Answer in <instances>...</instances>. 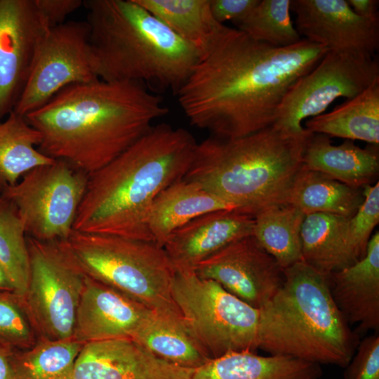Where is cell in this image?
Segmentation results:
<instances>
[{
	"label": "cell",
	"instance_id": "1",
	"mask_svg": "<svg viewBox=\"0 0 379 379\" xmlns=\"http://www.w3.org/2000/svg\"><path fill=\"white\" fill-rule=\"evenodd\" d=\"M328 51L302 39L286 47L222 25L176 93L189 122L237 138L273 125L285 94Z\"/></svg>",
	"mask_w": 379,
	"mask_h": 379
},
{
	"label": "cell",
	"instance_id": "2",
	"mask_svg": "<svg viewBox=\"0 0 379 379\" xmlns=\"http://www.w3.org/2000/svg\"><path fill=\"white\" fill-rule=\"evenodd\" d=\"M168 113L162 98L142 83L98 79L65 87L25 117L41 134V153L90 175Z\"/></svg>",
	"mask_w": 379,
	"mask_h": 379
},
{
	"label": "cell",
	"instance_id": "3",
	"mask_svg": "<svg viewBox=\"0 0 379 379\" xmlns=\"http://www.w3.org/2000/svg\"><path fill=\"white\" fill-rule=\"evenodd\" d=\"M197 145L185 128L154 125L88 175L73 230L152 241L147 229L150 208L158 194L184 178Z\"/></svg>",
	"mask_w": 379,
	"mask_h": 379
},
{
	"label": "cell",
	"instance_id": "4",
	"mask_svg": "<svg viewBox=\"0 0 379 379\" xmlns=\"http://www.w3.org/2000/svg\"><path fill=\"white\" fill-rule=\"evenodd\" d=\"M99 79L135 81L175 94L201 52L135 0L84 1Z\"/></svg>",
	"mask_w": 379,
	"mask_h": 379
},
{
	"label": "cell",
	"instance_id": "5",
	"mask_svg": "<svg viewBox=\"0 0 379 379\" xmlns=\"http://www.w3.org/2000/svg\"><path fill=\"white\" fill-rule=\"evenodd\" d=\"M311 135L273 124L237 138L212 135L197 143L183 179L254 216L265 206L285 204Z\"/></svg>",
	"mask_w": 379,
	"mask_h": 379
},
{
	"label": "cell",
	"instance_id": "6",
	"mask_svg": "<svg viewBox=\"0 0 379 379\" xmlns=\"http://www.w3.org/2000/svg\"><path fill=\"white\" fill-rule=\"evenodd\" d=\"M284 274L281 288L260 309L258 349L345 368L359 336L335 305L327 275L303 261L284 269Z\"/></svg>",
	"mask_w": 379,
	"mask_h": 379
},
{
	"label": "cell",
	"instance_id": "7",
	"mask_svg": "<svg viewBox=\"0 0 379 379\" xmlns=\"http://www.w3.org/2000/svg\"><path fill=\"white\" fill-rule=\"evenodd\" d=\"M67 243L84 274L148 308L181 315L172 296L175 270L152 241L73 230Z\"/></svg>",
	"mask_w": 379,
	"mask_h": 379
},
{
	"label": "cell",
	"instance_id": "8",
	"mask_svg": "<svg viewBox=\"0 0 379 379\" xmlns=\"http://www.w3.org/2000/svg\"><path fill=\"white\" fill-rule=\"evenodd\" d=\"M171 293L185 324L212 359L258 349L260 309L194 271L175 272Z\"/></svg>",
	"mask_w": 379,
	"mask_h": 379
},
{
	"label": "cell",
	"instance_id": "9",
	"mask_svg": "<svg viewBox=\"0 0 379 379\" xmlns=\"http://www.w3.org/2000/svg\"><path fill=\"white\" fill-rule=\"evenodd\" d=\"M29 274L23 301L39 339L73 337L86 274L67 240L42 241L27 237Z\"/></svg>",
	"mask_w": 379,
	"mask_h": 379
},
{
	"label": "cell",
	"instance_id": "10",
	"mask_svg": "<svg viewBox=\"0 0 379 379\" xmlns=\"http://www.w3.org/2000/svg\"><path fill=\"white\" fill-rule=\"evenodd\" d=\"M88 175L62 160L34 168L2 196L16 206L27 237L67 240L86 192Z\"/></svg>",
	"mask_w": 379,
	"mask_h": 379
},
{
	"label": "cell",
	"instance_id": "11",
	"mask_svg": "<svg viewBox=\"0 0 379 379\" xmlns=\"http://www.w3.org/2000/svg\"><path fill=\"white\" fill-rule=\"evenodd\" d=\"M379 79L376 56L358 58L328 51L307 74L285 94L274 125L295 133L307 130L302 122L323 114L336 99H351Z\"/></svg>",
	"mask_w": 379,
	"mask_h": 379
},
{
	"label": "cell",
	"instance_id": "12",
	"mask_svg": "<svg viewBox=\"0 0 379 379\" xmlns=\"http://www.w3.org/2000/svg\"><path fill=\"white\" fill-rule=\"evenodd\" d=\"M98 79L87 22L67 21L50 27L13 112L25 117L65 87Z\"/></svg>",
	"mask_w": 379,
	"mask_h": 379
},
{
	"label": "cell",
	"instance_id": "13",
	"mask_svg": "<svg viewBox=\"0 0 379 379\" xmlns=\"http://www.w3.org/2000/svg\"><path fill=\"white\" fill-rule=\"evenodd\" d=\"M49 28L36 0H0V121L18 102Z\"/></svg>",
	"mask_w": 379,
	"mask_h": 379
},
{
	"label": "cell",
	"instance_id": "14",
	"mask_svg": "<svg viewBox=\"0 0 379 379\" xmlns=\"http://www.w3.org/2000/svg\"><path fill=\"white\" fill-rule=\"evenodd\" d=\"M194 272L260 309L281 288L284 270L251 236L237 240L199 263Z\"/></svg>",
	"mask_w": 379,
	"mask_h": 379
},
{
	"label": "cell",
	"instance_id": "15",
	"mask_svg": "<svg viewBox=\"0 0 379 379\" xmlns=\"http://www.w3.org/2000/svg\"><path fill=\"white\" fill-rule=\"evenodd\" d=\"M300 35L328 51L370 58L379 49V18L356 14L347 0H292Z\"/></svg>",
	"mask_w": 379,
	"mask_h": 379
},
{
	"label": "cell",
	"instance_id": "16",
	"mask_svg": "<svg viewBox=\"0 0 379 379\" xmlns=\"http://www.w3.org/2000/svg\"><path fill=\"white\" fill-rule=\"evenodd\" d=\"M194 371L165 361L124 338L83 344L74 379H191Z\"/></svg>",
	"mask_w": 379,
	"mask_h": 379
},
{
	"label": "cell",
	"instance_id": "17",
	"mask_svg": "<svg viewBox=\"0 0 379 379\" xmlns=\"http://www.w3.org/2000/svg\"><path fill=\"white\" fill-rule=\"evenodd\" d=\"M150 310L86 276L76 312L73 338L82 344L132 338Z\"/></svg>",
	"mask_w": 379,
	"mask_h": 379
},
{
	"label": "cell",
	"instance_id": "18",
	"mask_svg": "<svg viewBox=\"0 0 379 379\" xmlns=\"http://www.w3.org/2000/svg\"><path fill=\"white\" fill-rule=\"evenodd\" d=\"M254 216L222 210L201 215L174 231L164 248L175 272L196 266L230 244L253 235Z\"/></svg>",
	"mask_w": 379,
	"mask_h": 379
},
{
	"label": "cell",
	"instance_id": "19",
	"mask_svg": "<svg viewBox=\"0 0 379 379\" xmlns=\"http://www.w3.org/2000/svg\"><path fill=\"white\" fill-rule=\"evenodd\" d=\"M331 296L359 336L379 332V233L373 235L364 258L327 274Z\"/></svg>",
	"mask_w": 379,
	"mask_h": 379
},
{
	"label": "cell",
	"instance_id": "20",
	"mask_svg": "<svg viewBox=\"0 0 379 379\" xmlns=\"http://www.w3.org/2000/svg\"><path fill=\"white\" fill-rule=\"evenodd\" d=\"M222 210L238 211L199 184L182 178L156 197L149 212L147 229L152 240L164 247L171 234L190 220Z\"/></svg>",
	"mask_w": 379,
	"mask_h": 379
},
{
	"label": "cell",
	"instance_id": "21",
	"mask_svg": "<svg viewBox=\"0 0 379 379\" xmlns=\"http://www.w3.org/2000/svg\"><path fill=\"white\" fill-rule=\"evenodd\" d=\"M302 166L352 187L363 189L378 177V149L376 145L361 148L350 140L334 145L329 136L312 133L303 152Z\"/></svg>",
	"mask_w": 379,
	"mask_h": 379
},
{
	"label": "cell",
	"instance_id": "22",
	"mask_svg": "<svg viewBox=\"0 0 379 379\" xmlns=\"http://www.w3.org/2000/svg\"><path fill=\"white\" fill-rule=\"evenodd\" d=\"M318 364L287 355L230 352L194 369L191 379H321Z\"/></svg>",
	"mask_w": 379,
	"mask_h": 379
},
{
	"label": "cell",
	"instance_id": "23",
	"mask_svg": "<svg viewBox=\"0 0 379 379\" xmlns=\"http://www.w3.org/2000/svg\"><path fill=\"white\" fill-rule=\"evenodd\" d=\"M132 339L156 356L196 369L212 359L180 315L150 310Z\"/></svg>",
	"mask_w": 379,
	"mask_h": 379
},
{
	"label": "cell",
	"instance_id": "24",
	"mask_svg": "<svg viewBox=\"0 0 379 379\" xmlns=\"http://www.w3.org/2000/svg\"><path fill=\"white\" fill-rule=\"evenodd\" d=\"M307 131L350 140L379 144V79L332 111L307 119Z\"/></svg>",
	"mask_w": 379,
	"mask_h": 379
},
{
	"label": "cell",
	"instance_id": "25",
	"mask_svg": "<svg viewBox=\"0 0 379 379\" xmlns=\"http://www.w3.org/2000/svg\"><path fill=\"white\" fill-rule=\"evenodd\" d=\"M349 218L324 213L305 215L300 232L302 261L326 275L355 263L347 243Z\"/></svg>",
	"mask_w": 379,
	"mask_h": 379
},
{
	"label": "cell",
	"instance_id": "26",
	"mask_svg": "<svg viewBox=\"0 0 379 379\" xmlns=\"http://www.w3.org/2000/svg\"><path fill=\"white\" fill-rule=\"evenodd\" d=\"M363 201L362 189L302 166L293 179L285 204L298 208L305 215L324 213L351 218Z\"/></svg>",
	"mask_w": 379,
	"mask_h": 379
},
{
	"label": "cell",
	"instance_id": "27",
	"mask_svg": "<svg viewBox=\"0 0 379 379\" xmlns=\"http://www.w3.org/2000/svg\"><path fill=\"white\" fill-rule=\"evenodd\" d=\"M305 216L288 204L269 205L254 215L253 237L283 270L302 261L300 232Z\"/></svg>",
	"mask_w": 379,
	"mask_h": 379
},
{
	"label": "cell",
	"instance_id": "28",
	"mask_svg": "<svg viewBox=\"0 0 379 379\" xmlns=\"http://www.w3.org/2000/svg\"><path fill=\"white\" fill-rule=\"evenodd\" d=\"M41 134L12 112L0 121V194L35 167L55 161L38 149Z\"/></svg>",
	"mask_w": 379,
	"mask_h": 379
},
{
	"label": "cell",
	"instance_id": "29",
	"mask_svg": "<svg viewBox=\"0 0 379 379\" xmlns=\"http://www.w3.org/2000/svg\"><path fill=\"white\" fill-rule=\"evenodd\" d=\"M135 1L201 53L222 25L214 19L210 0Z\"/></svg>",
	"mask_w": 379,
	"mask_h": 379
},
{
	"label": "cell",
	"instance_id": "30",
	"mask_svg": "<svg viewBox=\"0 0 379 379\" xmlns=\"http://www.w3.org/2000/svg\"><path fill=\"white\" fill-rule=\"evenodd\" d=\"M83 344L73 337L42 340L15 350L13 364L18 379H74V366Z\"/></svg>",
	"mask_w": 379,
	"mask_h": 379
},
{
	"label": "cell",
	"instance_id": "31",
	"mask_svg": "<svg viewBox=\"0 0 379 379\" xmlns=\"http://www.w3.org/2000/svg\"><path fill=\"white\" fill-rule=\"evenodd\" d=\"M0 265L14 293L23 298L27 288L29 263L27 235L15 204L0 194Z\"/></svg>",
	"mask_w": 379,
	"mask_h": 379
},
{
	"label": "cell",
	"instance_id": "32",
	"mask_svg": "<svg viewBox=\"0 0 379 379\" xmlns=\"http://www.w3.org/2000/svg\"><path fill=\"white\" fill-rule=\"evenodd\" d=\"M291 0H259L233 24L256 41L275 47L289 46L302 39L291 20Z\"/></svg>",
	"mask_w": 379,
	"mask_h": 379
},
{
	"label": "cell",
	"instance_id": "33",
	"mask_svg": "<svg viewBox=\"0 0 379 379\" xmlns=\"http://www.w3.org/2000/svg\"><path fill=\"white\" fill-rule=\"evenodd\" d=\"M38 339L23 299L13 291H0V343L25 350Z\"/></svg>",
	"mask_w": 379,
	"mask_h": 379
},
{
	"label": "cell",
	"instance_id": "34",
	"mask_svg": "<svg viewBox=\"0 0 379 379\" xmlns=\"http://www.w3.org/2000/svg\"><path fill=\"white\" fill-rule=\"evenodd\" d=\"M364 201L349 218L347 243L354 262L364 257L371 234L379 222V183L363 188Z\"/></svg>",
	"mask_w": 379,
	"mask_h": 379
},
{
	"label": "cell",
	"instance_id": "35",
	"mask_svg": "<svg viewBox=\"0 0 379 379\" xmlns=\"http://www.w3.org/2000/svg\"><path fill=\"white\" fill-rule=\"evenodd\" d=\"M379 332L359 341L345 367L344 379H379Z\"/></svg>",
	"mask_w": 379,
	"mask_h": 379
},
{
	"label": "cell",
	"instance_id": "36",
	"mask_svg": "<svg viewBox=\"0 0 379 379\" xmlns=\"http://www.w3.org/2000/svg\"><path fill=\"white\" fill-rule=\"evenodd\" d=\"M259 0H210L211 13L220 24L237 21L248 14Z\"/></svg>",
	"mask_w": 379,
	"mask_h": 379
},
{
	"label": "cell",
	"instance_id": "37",
	"mask_svg": "<svg viewBox=\"0 0 379 379\" xmlns=\"http://www.w3.org/2000/svg\"><path fill=\"white\" fill-rule=\"evenodd\" d=\"M36 5L46 20L53 27L65 22L72 13L84 4L82 0H36Z\"/></svg>",
	"mask_w": 379,
	"mask_h": 379
},
{
	"label": "cell",
	"instance_id": "38",
	"mask_svg": "<svg viewBox=\"0 0 379 379\" xmlns=\"http://www.w3.org/2000/svg\"><path fill=\"white\" fill-rule=\"evenodd\" d=\"M15 350L0 343V379H18L13 364Z\"/></svg>",
	"mask_w": 379,
	"mask_h": 379
},
{
	"label": "cell",
	"instance_id": "39",
	"mask_svg": "<svg viewBox=\"0 0 379 379\" xmlns=\"http://www.w3.org/2000/svg\"><path fill=\"white\" fill-rule=\"evenodd\" d=\"M349 6L358 15L368 18H379L378 0H347Z\"/></svg>",
	"mask_w": 379,
	"mask_h": 379
},
{
	"label": "cell",
	"instance_id": "40",
	"mask_svg": "<svg viewBox=\"0 0 379 379\" xmlns=\"http://www.w3.org/2000/svg\"><path fill=\"white\" fill-rule=\"evenodd\" d=\"M0 291H13V288L4 270L0 265Z\"/></svg>",
	"mask_w": 379,
	"mask_h": 379
}]
</instances>
